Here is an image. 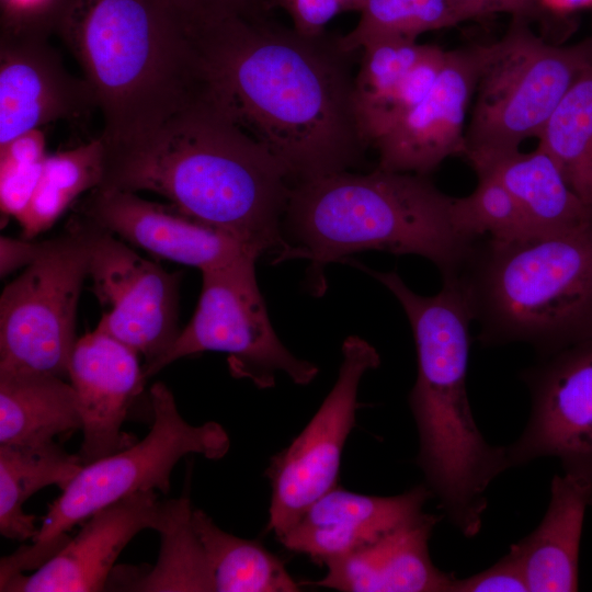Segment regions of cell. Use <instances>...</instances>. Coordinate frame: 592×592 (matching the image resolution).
Wrapping results in <instances>:
<instances>
[{
    "mask_svg": "<svg viewBox=\"0 0 592 592\" xmlns=\"http://www.w3.org/2000/svg\"><path fill=\"white\" fill-rule=\"evenodd\" d=\"M204 99L285 168L294 185L357 166L365 149L340 35L309 36L269 18L198 25Z\"/></svg>",
    "mask_w": 592,
    "mask_h": 592,
    "instance_id": "1",
    "label": "cell"
},
{
    "mask_svg": "<svg viewBox=\"0 0 592 592\" xmlns=\"http://www.w3.org/2000/svg\"><path fill=\"white\" fill-rule=\"evenodd\" d=\"M104 147L99 189L160 194L258 257L274 252L276 259L285 249L282 224L293 181L210 101L202 99L147 133Z\"/></svg>",
    "mask_w": 592,
    "mask_h": 592,
    "instance_id": "2",
    "label": "cell"
},
{
    "mask_svg": "<svg viewBox=\"0 0 592 592\" xmlns=\"http://www.w3.org/2000/svg\"><path fill=\"white\" fill-rule=\"evenodd\" d=\"M401 305L412 329L418 362L409 394L419 452L417 464L425 485L449 522L465 536L482 526L490 483L510 468L506 449L489 444L473 414L467 394L469 325L467 293L457 276L443 278L442 289L422 296L396 271L360 264Z\"/></svg>",
    "mask_w": 592,
    "mask_h": 592,
    "instance_id": "3",
    "label": "cell"
},
{
    "mask_svg": "<svg viewBox=\"0 0 592 592\" xmlns=\"http://www.w3.org/2000/svg\"><path fill=\"white\" fill-rule=\"evenodd\" d=\"M55 33L83 72L104 143L147 133L204 96L195 26L168 0H65Z\"/></svg>",
    "mask_w": 592,
    "mask_h": 592,
    "instance_id": "4",
    "label": "cell"
},
{
    "mask_svg": "<svg viewBox=\"0 0 592 592\" xmlns=\"http://www.w3.org/2000/svg\"><path fill=\"white\" fill-rule=\"evenodd\" d=\"M454 198L428 175L379 168L297 183L282 224L285 249L275 262L308 261L306 283L316 296L327 288L328 264L363 250L421 255L443 278L456 276L476 241L458 230Z\"/></svg>",
    "mask_w": 592,
    "mask_h": 592,
    "instance_id": "5",
    "label": "cell"
},
{
    "mask_svg": "<svg viewBox=\"0 0 592 592\" xmlns=\"http://www.w3.org/2000/svg\"><path fill=\"white\" fill-rule=\"evenodd\" d=\"M456 276L485 345L524 342L545 358L592 337V225L488 239Z\"/></svg>",
    "mask_w": 592,
    "mask_h": 592,
    "instance_id": "6",
    "label": "cell"
},
{
    "mask_svg": "<svg viewBox=\"0 0 592 592\" xmlns=\"http://www.w3.org/2000/svg\"><path fill=\"white\" fill-rule=\"evenodd\" d=\"M527 21L512 16L499 41L480 45L474 105L465 132V156L470 164L517 150L527 138H538L592 62V39L551 45Z\"/></svg>",
    "mask_w": 592,
    "mask_h": 592,
    "instance_id": "7",
    "label": "cell"
},
{
    "mask_svg": "<svg viewBox=\"0 0 592 592\" xmlns=\"http://www.w3.org/2000/svg\"><path fill=\"white\" fill-rule=\"evenodd\" d=\"M153 423L139 442L86 464L49 505L42 525L27 546L39 565L69 540L66 532L96 511L130 494L156 489L168 493L178 462L190 454L223 458L230 447L226 430L215 421L192 425L180 414L174 397L163 383L150 388Z\"/></svg>",
    "mask_w": 592,
    "mask_h": 592,
    "instance_id": "8",
    "label": "cell"
},
{
    "mask_svg": "<svg viewBox=\"0 0 592 592\" xmlns=\"http://www.w3.org/2000/svg\"><path fill=\"white\" fill-rule=\"evenodd\" d=\"M91 261V226L72 218L0 297V369L68 376L76 312Z\"/></svg>",
    "mask_w": 592,
    "mask_h": 592,
    "instance_id": "9",
    "label": "cell"
},
{
    "mask_svg": "<svg viewBox=\"0 0 592 592\" xmlns=\"http://www.w3.org/2000/svg\"><path fill=\"white\" fill-rule=\"evenodd\" d=\"M257 259L246 257L202 271V292L192 319L169 350L144 367L146 378L179 358L206 351L228 353L231 374L260 388L273 386L277 372L298 385L317 376L318 367L294 356L276 335L257 283Z\"/></svg>",
    "mask_w": 592,
    "mask_h": 592,
    "instance_id": "10",
    "label": "cell"
},
{
    "mask_svg": "<svg viewBox=\"0 0 592 592\" xmlns=\"http://www.w3.org/2000/svg\"><path fill=\"white\" fill-rule=\"evenodd\" d=\"M379 363L374 346L349 337L342 344V362L331 391L306 428L271 458L265 470L272 487L266 530L277 539L317 499L338 486L342 451L356 422L360 382Z\"/></svg>",
    "mask_w": 592,
    "mask_h": 592,
    "instance_id": "11",
    "label": "cell"
},
{
    "mask_svg": "<svg viewBox=\"0 0 592 592\" xmlns=\"http://www.w3.org/2000/svg\"><path fill=\"white\" fill-rule=\"evenodd\" d=\"M531 396L522 434L505 446L510 467L544 457L583 482L592 504V337L521 374Z\"/></svg>",
    "mask_w": 592,
    "mask_h": 592,
    "instance_id": "12",
    "label": "cell"
},
{
    "mask_svg": "<svg viewBox=\"0 0 592 592\" xmlns=\"http://www.w3.org/2000/svg\"><path fill=\"white\" fill-rule=\"evenodd\" d=\"M88 223L89 276L100 303L110 307L96 328L144 355L147 367L169 350L180 333L179 275L166 272L113 234Z\"/></svg>",
    "mask_w": 592,
    "mask_h": 592,
    "instance_id": "13",
    "label": "cell"
},
{
    "mask_svg": "<svg viewBox=\"0 0 592 592\" xmlns=\"http://www.w3.org/2000/svg\"><path fill=\"white\" fill-rule=\"evenodd\" d=\"M480 45L447 50L426 96L373 147L377 168L428 175L446 158L466 151V117L474 96Z\"/></svg>",
    "mask_w": 592,
    "mask_h": 592,
    "instance_id": "14",
    "label": "cell"
},
{
    "mask_svg": "<svg viewBox=\"0 0 592 592\" xmlns=\"http://www.w3.org/2000/svg\"><path fill=\"white\" fill-rule=\"evenodd\" d=\"M49 36L0 35V146L57 121L96 109L83 78L72 76Z\"/></svg>",
    "mask_w": 592,
    "mask_h": 592,
    "instance_id": "15",
    "label": "cell"
},
{
    "mask_svg": "<svg viewBox=\"0 0 592 592\" xmlns=\"http://www.w3.org/2000/svg\"><path fill=\"white\" fill-rule=\"evenodd\" d=\"M78 215L150 253L201 271L258 255L238 240L135 192L94 189Z\"/></svg>",
    "mask_w": 592,
    "mask_h": 592,
    "instance_id": "16",
    "label": "cell"
},
{
    "mask_svg": "<svg viewBox=\"0 0 592 592\" xmlns=\"http://www.w3.org/2000/svg\"><path fill=\"white\" fill-rule=\"evenodd\" d=\"M67 377L81 417L83 440L78 455L82 464L130 446L122 425L146 379L138 353L95 328L77 340Z\"/></svg>",
    "mask_w": 592,
    "mask_h": 592,
    "instance_id": "17",
    "label": "cell"
},
{
    "mask_svg": "<svg viewBox=\"0 0 592 592\" xmlns=\"http://www.w3.org/2000/svg\"><path fill=\"white\" fill-rule=\"evenodd\" d=\"M161 501L155 491L125 497L93 513L75 538L31 576L18 573L1 592L103 591L125 546L146 528L156 531Z\"/></svg>",
    "mask_w": 592,
    "mask_h": 592,
    "instance_id": "18",
    "label": "cell"
},
{
    "mask_svg": "<svg viewBox=\"0 0 592 592\" xmlns=\"http://www.w3.org/2000/svg\"><path fill=\"white\" fill-rule=\"evenodd\" d=\"M430 498L425 483L392 497L361 494L337 486L317 499L278 540L286 549L323 563L414 520Z\"/></svg>",
    "mask_w": 592,
    "mask_h": 592,
    "instance_id": "19",
    "label": "cell"
},
{
    "mask_svg": "<svg viewBox=\"0 0 592 592\" xmlns=\"http://www.w3.org/2000/svg\"><path fill=\"white\" fill-rule=\"evenodd\" d=\"M439 516L422 513L377 540L326 560L309 584L343 592H449L456 578L434 566L429 550Z\"/></svg>",
    "mask_w": 592,
    "mask_h": 592,
    "instance_id": "20",
    "label": "cell"
},
{
    "mask_svg": "<svg viewBox=\"0 0 592 592\" xmlns=\"http://www.w3.org/2000/svg\"><path fill=\"white\" fill-rule=\"evenodd\" d=\"M589 488L576 478L555 475L544 517L527 536L510 546L530 592H572L579 589V551Z\"/></svg>",
    "mask_w": 592,
    "mask_h": 592,
    "instance_id": "21",
    "label": "cell"
},
{
    "mask_svg": "<svg viewBox=\"0 0 592 592\" xmlns=\"http://www.w3.org/2000/svg\"><path fill=\"white\" fill-rule=\"evenodd\" d=\"M475 172L497 177L519 202L533 236L592 225V212L570 187L554 159L539 145L471 163Z\"/></svg>",
    "mask_w": 592,
    "mask_h": 592,
    "instance_id": "22",
    "label": "cell"
},
{
    "mask_svg": "<svg viewBox=\"0 0 592 592\" xmlns=\"http://www.w3.org/2000/svg\"><path fill=\"white\" fill-rule=\"evenodd\" d=\"M81 424L76 391L62 377L0 369V444H45Z\"/></svg>",
    "mask_w": 592,
    "mask_h": 592,
    "instance_id": "23",
    "label": "cell"
},
{
    "mask_svg": "<svg viewBox=\"0 0 592 592\" xmlns=\"http://www.w3.org/2000/svg\"><path fill=\"white\" fill-rule=\"evenodd\" d=\"M79 455L48 442L39 445L0 444V533L26 540L38 532L36 517L24 513L23 504L44 487L57 485L61 490L79 473Z\"/></svg>",
    "mask_w": 592,
    "mask_h": 592,
    "instance_id": "24",
    "label": "cell"
},
{
    "mask_svg": "<svg viewBox=\"0 0 592 592\" xmlns=\"http://www.w3.org/2000/svg\"><path fill=\"white\" fill-rule=\"evenodd\" d=\"M193 509L187 496L161 502L156 531L161 546L157 563L132 577L123 574L113 590L145 592H214L210 565L194 530Z\"/></svg>",
    "mask_w": 592,
    "mask_h": 592,
    "instance_id": "25",
    "label": "cell"
},
{
    "mask_svg": "<svg viewBox=\"0 0 592 592\" xmlns=\"http://www.w3.org/2000/svg\"><path fill=\"white\" fill-rule=\"evenodd\" d=\"M194 530L213 572L216 592H297L284 561L261 543L220 530L202 510H193Z\"/></svg>",
    "mask_w": 592,
    "mask_h": 592,
    "instance_id": "26",
    "label": "cell"
},
{
    "mask_svg": "<svg viewBox=\"0 0 592 592\" xmlns=\"http://www.w3.org/2000/svg\"><path fill=\"white\" fill-rule=\"evenodd\" d=\"M358 12L357 25L340 35L349 53L378 42H417L423 33L488 15L468 0H363Z\"/></svg>",
    "mask_w": 592,
    "mask_h": 592,
    "instance_id": "27",
    "label": "cell"
},
{
    "mask_svg": "<svg viewBox=\"0 0 592 592\" xmlns=\"http://www.w3.org/2000/svg\"><path fill=\"white\" fill-rule=\"evenodd\" d=\"M104 150L99 136L72 149L46 156L36 190L19 220L24 239L49 229L78 196L100 185Z\"/></svg>",
    "mask_w": 592,
    "mask_h": 592,
    "instance_id": "28",
    "label": "cell"
},
{
    "mask_svg": "<svg viewBox=\"0 0 592 592\" xmlns=\"http://www.w3.org/2000/svg\"><path fill=\"white\" fill-rule=\"evenodd\" d=\"M538 139L592 212V62L562 98Z\"/></svg>",
    "mask_w": 592,
    "mask_h": 592,
    "instance_id": "29",
    "label": "cell"
},
{
    "mask_svg": "<svg viewBox=\"0 0 592 592\" xmlns=\"http://www.w3.org/2000/svg\"><path fill=\"white\" fill-rule=\"evenodd\" d=\"M428 48L429 44L418 42L387 41L361 49L360 69L353 83V105L361 136L367 147L391 95Z\"/></svg>",
    "mask_w": 592,
    "mask_h": 592,
    "instance_id": "30",
    "label": "cell"
},
{
    "mask_svg": "<svg viewBox=\"0 0 592 592\" xmlns=\"http://www.w3.org/2000/svg\"><path fill=\"white\" fill-rule=\"evenodd\" d=\"M476 189L454 198V219L458 230L469 240L487 236L496 242H510L533 237L525 215L513 194L493 174L477 172Z\"/></svg>",
    "mask_w": 592,
    "mask_h": 592,
    "instance_id": "31",
    "label": "cell"
},
{
    "mask_svg": "<svg viewBox=\"0 0 592 592\" xmlns=\"http://www.w3.org/2000/svg\"><path fill=\"white\" fill-rule=\"evenodd\" d=\"M45 136L33 129L0 146V208L18 221L26 212L46 158Z\"/></svg>",
    "mask_w": 592,
    "mask_h": 592,
    "instance_id": "32",
    "label": "cell"
},
{
    "mask_svg": "<svg viewBox=\"0 0 592 592\" xmlns=\"http://www.w3.org/2000/svg\"><path fill=\"white\" fill-rule=\"evenodd\" d=\"M447 57V50L429 45L424 55L407 72L375 126L374 143L414 109L430 92L439 78Z\"/></svg>",
    "mask_w": 592,
    "mask_h": 592,
    "instance_id": "33",
    "label": "cell"
},
{
    "mask_svg": "<svg viewBox=\"0 0 592 592\" xmlns=\"http://www.w3.org/2000/svg\"><path fill=\"white\" fill-rule=\"evenodd\" d=\"M65 0H0L1 33L49 36Z\"/></svg>",
    "mask_w": 592,
    "mask_h": 592,
    "instance_id": "34",
    "label": "cell"
},
{
    "mask_svg": "<svg viewBox=\"0 0 592 592\" xmlns=\"http://www.w3.org/2000/svg\"><path fill=\"white\" fill-rule=\"evenodd\" d=\"M449 592H530L519 560L509 550L491 567L470 577L455 578Z\"/></svg>",
    "mask_w": 592,
    "mask_h": 592,
    "instance_id": "35",
    "label": "cell"
},
{
    "mask_svg": "<svg viewBox=\"0 0 592 592\" xmlns=\"http://www.w3.org/2000/svg\"><path fill=\"white\" fill-rule=\"evenodd\" d=\"M192 24L201 25L234 15L270 12L267 0H168Z\"/></svg>",
    "mask_w": 592,
    "mask_h": 592,
    "instance_id": "36",
    "label": "cell"
},
{
    "mask_svg": "<svg viewBox=\"0 0 592 592\" xmlns=\"http://www.w3.org/2000/svg\"><path fill=\"white\" fill-rule=\"evenodd\" d=\"M9 237L0 238V275L1 277L11 272L33 263L43 251L45 241L32 242Z\"/></svg>",
    "mask_w": 592,
    "mask_h": 592,
    "instance_id": "37",
    "label": "cell"
},
{
    "mask_svg": "<svg viewBox=\"0 0 592 592\" xmlns=\"http://www.w3.org/2000/svg\"><path fill=\"white\" fill-rule=\"evenodd\" d=\"M482 8L488 15L508 13L527 20L538 16L543 11L539 0H468Z\"/></svg>",
    "mask_w": 592,
    "mask_h": 592,
    "instance_id": "38",
    "label": "cell"
},
{
    "mask_svg": "<svg viewBox=\"0 0 592 592\" xmlns=\"http://www.w3.org/2000/svg\"><path fill=\"white\" fill-rule=\"evenodd\" d=\"M544 10L558 14L571 13L591 8L592 0H539Z\"/></svg>",
    "mask_w": 592,
    "mask_h": 592,
    "instance_id": "39",
    "label": "cell"
},
{
    "mask_svg": "<svg viewBox=\"0 0 592 592\" xmlns=\"http://www.w3.org/2000/svg\"><path fill=\"white\" fill-rule=\"evenodd\" d=\"M351 1L353 2L354 7H355V11L358 12L363 0H351ZM267 5H269V0H267Z\"/></svg>",
    "mask_w": 592,
    "mask_h": 592,
    "instance_id": "40",
    "label": "cell"
}]
</instances>
